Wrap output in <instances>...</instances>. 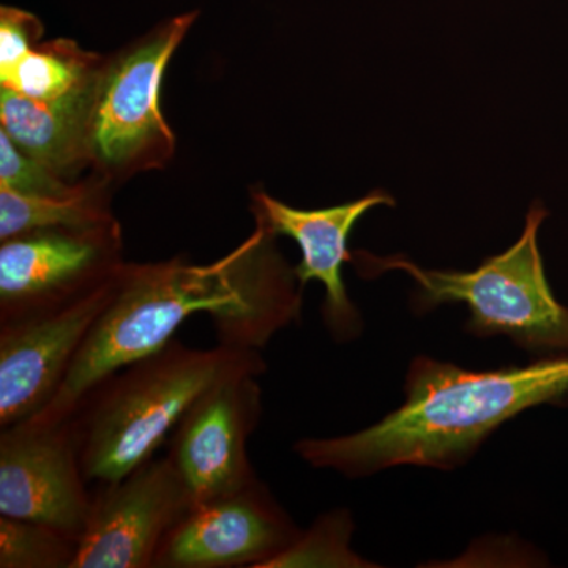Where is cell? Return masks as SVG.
Segmentation results:
<instances>
[{
    "mask_svg": "<svg viewBox=\"0 0 568 568\" xmlns=\"http://www.w3.org/2000/svg\"><path fill=\"white\" fill-rule=\"evenodd\" d=\"M276 235L254 231L207 264L185 256L125 263L106 310L93 325L50 405L28 420H67L85 396L123 366L156 353L190 317H211L219 345L261 351L302 316V291Z\"/></svg>",
    "mask_w": 568,
    "mask_h": 568,
    "instance_id": "6da1fadb",
    "label": "cell"
},
{
    "mask_svg": "<svg viewBox=\"0 0 568 568\" xmlns=\"http://www.w3.org/2000/svg\"><path fill=\"white\" fill-rule=\"evenodd\" d=\"M405 394V405L377 424L353 435L305 437L295 454L316 469L349 478L398 466L455 469L510 418L530 407L567 403L568 357L488 372L417 357Z\"/></svg>",
    "mask_w": 568,
    "mask_h": 568,
    "instance_id": "7a4b0ae2",
    "label": "cell"
},
{
    "mask_svg": "<svg viewBox=\"0 0 568 568\" xmlns=\"http://www.w3.org/2000/svg\"><path fill=\"white\" fill-rule=\"evenodd\" d=\"M265 368L261 351L197 349L178 338L123 366L93 388L73 416L85 478L106 484L129 476L155 458L209 387L231 373Z\"/></svg>",
    "mask_w": 568,
    "mask_h": 568,
    "instance_id": "3957f363",
    "label": "cell"
},
{
    "mask_svg": "<svg viewBox=\"0 0 568 568\" xmlns=\"http://www.w3.org/2000/svg\"><path fill=\"white\" fill-rule=\"evenodd\" d=\"M547 216L544 205L534 204L521 237L476 271H432L403 254L376 256L365 250L354 252L351 263L366 280L405 272L416 283L410 302L420 315L444 304H465L469 334L507 336L540 358L568 357V306L552 294L538 248V231Z\"/></svg>",
    "mask_w": 568,
    "mask_h": 568,
    "instance_id": "277c9868",
    "label": "cell"
},
{
    "mask_svg": "<svg viewBox=\"0 0 568 568\" xmlns=\"http://www.w3.org/2000/svg\"><path fill=\"white\" fill-rule=\"evenodd\" d=\"M197 11L160 22L121 50L104 54L89 108V174L112 189L134 175L163 170L175 136L162 112L164 71L190 32Z\"/></svg>",
    "mask_w": 568,
    "mask_h": 568,
    "instance_id": "5b68a950",
    "label": "cell"
},
{
    "mask_svg": "<svg viewBox=\"0 0 568 568\" xmlns=\"http://www.w3.org/2000/svg\"><path fill=\"white\" fill-rule=\"evenodd\" d=\"M125 263L119 220L41 227L0 241V324L74 304Z\"/></svg>",
    "mask_w": 568,
    "mask_h": 568,
    "instance_id": "8992f818",
    "label": "cell"
},
{
    "mask_svg": "<svg viewBox=\"0 0 568 568\" xmlns=\"http://www.w3.org/2000/svg\"><path fill=\"white\" fill-rule=\"evenodd\" d=\"M73 417L24 420L0 433V515L80 540L92 510Z\"/></svg>",
    "mask_w": 568,
    "mask_h": 568,
    "instance_id": "52a82bcc",
    "label": "cell"
},
{
    "mask_svg": "<svg viewBox=\"0 0 568 568\" xmlns=\"http://www.w3.org/2000/svg\"><path fill=\"white\" fill-rule=\"evenodd\" d=\"M261 375L241 369L222 377L175 426L166 457L189 488L193 507L256 480L248 440L263 417Z\"/></svg>",
    "mask_w": 568,
    "mask_h": 568,
    "instance_id": "ba28073f",
    "label": "cell"
},
{
    "mask_svg": "<svg viewBox=\"0 0 568 568\" xmlns=\"http://www.w3.org/2000/svg\"><path fill=\"white\" fill-rule=\"evenodd\" d=\"M192 508V495L168 457L99 484L73 568H153L164 537Z\"/></svg>",
    "mask_w": 568,
    "mask_h": 568,
    "instance_id": "9c48e42d",
    "label": "cell"
},
{
    "mask_svg": "<svg viewBox=\"0 0 568 568\" xmlns=\"http://www.w3.org/2000/svg\"><path fill=\"white\" fill-rule=\"evenodd\" d=\"M302 529L260 477L197 504L164 537L153 568H267Z\"/></svg>",
    "mask_w": 568,
    "mask_h": 568,
    "instance_id": "30bf717a",
    "label": "cell"
},
{
    "mask_svg": "<svg viewBox=\"0 0 568 568\" xmlns=\"http://www.w3.org/2000/svg\"><path fill=\"white\" fill-rule=\"evenodd\" d=\"M119 272L74 304L0 324V428L28 420L50 405L110 304Z\"/></svg>",
    "mask_w": 568,
    "mask_h": 568,
    "instance_id": "8fae6325",
    "label": "cell"
},
{
    "mask_svg": "<svg viewBox=\"0 0 568 568\" xmlns=\"http://www.w3.org/2000/svg\"><path fill=\"white\" fill-rule=\"evenodd\" d=\"M376 205L394 207L390 194L376 190L351 203L327 209L291 207L265 190H252L250 212L254 224L268 233L293 239L302 253V261L294 271L302 287L317 280L324 286L321 313L325 328L338 343L353 342L364 332V320L351 301L343 280V264L351 263L353 253L347 250L355 223Z\"/></svg>",
    "mask_w": 568,
    "mask_h": 568,
    "instance_id": "7c38bea8",
    "label": "cell"
},
{
    "mask_svg": "<svg viewBox=\"0 0 568 568\" xmlns=\"http://www.w3.org/2000/svg\"><path fill=\"white\" fill-rule=\"evenodd\" d=\"M93 80L55 100L29 99L0 88V130L61 178L81 182L89 175L85 136Z\"/></svg>",
    "mask_w": 568,
    "mask_h": 568,
    "instance_id": "4fadbf2b",
    "label": "cell"
},
{
    "mask_svg": "<svg viewBox=\"0 0 568 568\" xmlns=\"http://www.w3.org/2000/svg\"><path fill=\"white\" fill-rule=\"evenodd\" d=\"M115 189L89 174L80 193L70 197L26 196L0 186V241L41 227L95 226L115 222Z\"/></svg>",
    "mask_w": 568,
    "mask_h": 568,
    "instance_id": "5bb4252c",
    "label": "cell"
},
{
    "mask_svg": "<svg viewBox=\"0 0 568 568\" xmlns=\"http://www.w3.org/2000/svg\"><path fill=\"white\" fill-rule=\"evenodd\" d=\"M103 55L82 50L74 40H43L13 69L0 73V88H9L29 99H61L95 77Z\"/></svg>",
    "mask_w": 568,
    "mask_h": 568,
    "instance_id": "9a60e30c",
    "label": "cell"
},
{
    "mask_svg": "<svg viewBox=\"0 0 568 568\" xmlns=\"http://www.w3.org/2000/svg\"><path fill=\"white\" fill-rule=\"evenodd\" d=\"M78 540L29 519L0 515V568H73Z\"/></svg>",
    "mask_w": 568,
    "mask_h": 568,
    "instance_id": "2e32d148",
    "label": "cell"
},
{
    "mask_svg": "<svg viewBox=\"0 0 568 568\" xmlns=\"http://www.w3.org/2000/svg\"><path fill=\"white\" fill-rule=\"evenodd\" d=\"M354 523L347 510L321 515L312 528L302 530L297 540L267 568L293 567H373L351 549Z\"/></svg>",
    "mask_w": 568,
    "mask_h": 568,
    "instance_id": "e0dca14e",
    "label": "cell"
},
{
    "mask_svg": "<svg viewBox=\"0 0 568 568\" xmlns=\"http://www.w3.org/2000/svg\"><path fill=\"white\" fill-rule=\"evenodd\" d=\"M85 178L81 182L67 181L47 164L21 151L9 134L0 130V186L26 196L70 197L80 193Z\"/></svg>",
    "mask_w": 568,
    "mask_h": 568,
    "instance_id": "ac0fdd59",
    "label": "cell"
},
{
    "mask_svg": "<svg viewBox=\"0 0 568 568\" xmlns=\"http://www.w3.org/2000/svg\"><path fill=\"white\" fill-rule=\"evenodd\" d=\"M44 26L36 14L2 6L0 9V73L13 69L18 62L43 41Z\"/></svg>",
    "mask_w": 568,
    "mask_h": 568,
    "instance_id": "d6986e66",
    "label": "cell"
}]
</instances>
